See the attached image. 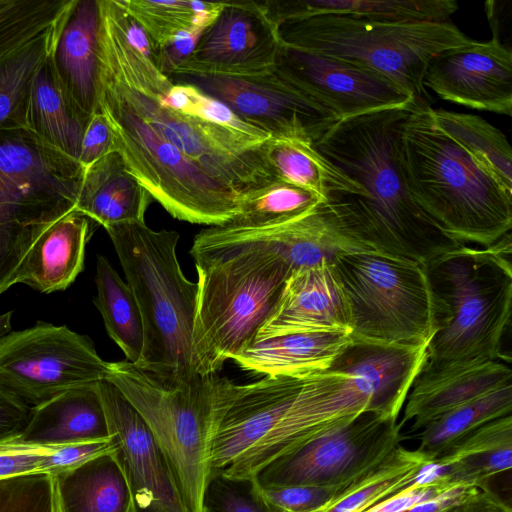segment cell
Here are the masks:
<instances>
[{"mask_svg":"<svg viewBox=\"0 0 512 512\" xmlns=\"http://www.w3.org/2000/svg\"><path fill=\"white\" fill-rule=\"evenodd\" d=\"M278 35L284 44L378 73L424 102L429 61L474 41L452 21L388 23L338 16L287 21L278 26Z\"/></svg>","mask_w":512,"mask_h":512,"instance_id":"9c48e42d","label":"cell"},{"mask_svg":"<svg viewBox=\"0 0 512 512\" xmlns=\"http://www.w3.org/2000/svg\"><path fill=\"white\" fill-rule=\"evenodd\" d=\"M116 15L127 42L155 64L156 50L144 28L126 11L120 0H114Z\"/></svg>","mask_w":512,"mask_h":512,"instance_id":"681fc988","label":"cell"},{"mask_svg":"<svg viewBox=\"0 0 512 512\" xmlns=\"http://www.w3.org/2000/svg\"><path fill=\"white\" fill-rule=\"evenodd\" d=\"M12 314L13 311L0 314V340L12 331Z\"/></svg>","mask_w":512,"mask_h":512,"instance_id":"816d5d0a","label":"cell"},{"mask_svg":"<svg viewBox=\"0 0 512 512\" xmlns=\"http://www.w3.org/2000/svg\"><path fill=\"white\" fill-rule=\"evenodd\" d=\"M281 41L262 2L229 1L171 74L252 76L272 70Z\"/></svg>","mask_w":512,"mask_h":512,"instance_id":"e0dca14e","label":"cell"},{"mask_svg":"<svg viewBox=\"0 0 512 512\" xmlns=\"http://www.w3.org/2000/svg\"><path fill=\"white\" fill-rule=\"evenodd\" d=\"M51 478L53 512H132L127 482L112 453Z\"/></svg>","mask_w":512,"mask_h":512,"instance_id":"83f0119b","label":"cell"},{"mask_svg":"<svg viewBox=\"0 0 512 512\" xmlns=\"http://www.w3.org/2000/svg\"><path fill=\"white\" fill-rule=\"evenodd\" d=\"M239 250H259L281 258L294 271L323 261L332 262L342 251L361 250L342 237L320 208L267 226L239 228L211 226L194 237L192 257Z\"/></svg>","mask_w":512,"mask_h":512,"instance_id":"ac0fdd59","label":"cell"},{"mask_svg":"<svg viewBox=\"0 0 512 512\" xmlns=\"http://www.w3.org/2000/svg\"><path fill=\"white\" fill-rule=\"evenodd\" d=\"M105 230L142 316L144 347L136 366L171 382L194 379L199 375L192 348L198 286L179 264V233L155 231L145 222Z\"/></svg>","mask_w":512,"mask_h":512,"instance_id":"8992f818","label":"cell"},{"mask_svg":"<svg viewBox=\"0 0 512 512\" xmlns=\"http://www.w3.org/2000/svg\"><path fill=\"white\" fill-rule=\"evenodd\" d=\"M151 196L112 151L84 169L75 211L105 229L124 222H145Z\"/></svg>","mask_w":512,"mask_h":512,"instance_id":"484cf974","label":"cell"},{"mask_svg":"<svg viewBox=\"0 0 512 512\" xmlns=\"http://www.w3.org/2000/svg\"><path fill=\"white\" fill-rule=\"evenodd\" d=\"M331 263L346 299L352 340L428 345L436 321L425 263L371 250L342 251Z\"/></svg>","mask_w":512,"mask_h":512,"instance_id":"8fae6325","label":"cell"},{"mask_svg":"<svg viewBox=\"0 0 512 512\" xmlns=\"http://www.w3.org/2000/svg\"><path fill=\"white\" fill-rule=\"evenodd\" d=\"M273 70L339 121L419 101L378 73L282 42Z\"/></svg>","mask_w":512,"mask_h":512,"instance_id":"9a60e30c","label":"cell"},{"mask_svg":"<svg viewBox=\"0 0 512 512\" xmlns=\"http://www.w3.org/2000/svg\"><path fill=\"white\" fill-rule=\"evenodd\" d=\"M96 110L107 119L127 171L174 218L229 222L242 195L275 179L270 138L201 120L160 104L162 73L126 40L114 0H98Z\"/></svg>","mask_w":512,"mask_h":512,"instance_id":"6da1fadb","label":"cell"},{"mask_svg":"<svg viewBox=\"0 0 512 512\" xmlns=\"http://www.w3.org/2000/svg\"><path fill=\"white\" fill-rule=\"evenodd\" d=\"M92 223L74 210L52 224L28 251L12 286L22 283L45 294L66 290L83 270Z\"/></svg>","mask_w":512,"mask_h":512,"instance_id":"7402d4cb","label":"cell"},{"mask_svg":"<svg viewBox=\"0 0 512 512\" xmlns=\"http://www.w3.org/2000/svg\"><path fill=\"white\" fill-rule=\"evenodd\" d=\"M202 512H285L264 496L255 478L211 475L203 496Z\"/></svg>","mask_w":512,"mask_h":512,"instance_id":"60d3db41","label":"cell"},{"mask_svg":"<svg viewBox=\"0 0 512 512\" xmlns=\"http://www.w3.org/2000/svg\"><path fill=\"white\" fill-rule=\"evenodd\" d=\"M497 499H498V497L492 491H490L482 498L475 500L473 502L461 505L450 512H478Z\"/></svg>","mask_w":512,"mask_h":512,"instance_id":"f907efd6","label":"cell"},{"mask_svg":"<svg viewBox=\"0 0 512 512\" xmlns=\"http://www.w3.org/2000/svg\"><path fill=\"white\" fill-rule=\"evenodd\" d=\"M0 512H53L51 475L1 479Z\"/></svg>","mask_w":512,"mask_h":512,"instance_id":"b9f144b4","label":"cell"},{"mask_svg":"<svg viewBox=\"0 0 512 512\" xmlns=\"http://www.w3.org/2000/svg\"><path fill=\"white\" fill-rule=\"evenodd\" d=\"M126 11L144 28L155 50L180 32L194 26L209 27L224 2L191 0H120Z\"/></svg>","mask_w":512,"mask_h":512,"instance_id":"f35d334b","label":"cell"},{"mask_svg":"<svg viewBox=\"0 0 512 512\" xmlns=\"http://www.w3.org/2000/svg\"><path fill=\"white\" fill-rule=\"evenodd\" d=\"M424 87L467 108L512 115V51L499 36L447 49L428 63Z\"/></svg>","mask_w":512,"mask_h":512,"instance_id":"d6986e66","label":"cell"},{"mask_svg":"<svg viewBox=\"0 0 512 512\" xmlns=\"http://www.w3.org/2000/svg\"><path fill=\"white\" fill-rule=\"evenodd\" d=\"M506 506L507 505L501 499H497L496 501L487 505L486 507H484L483 509H481L478 512H499L501 509H503Z\"/></svg>","mask_w":512,"mask_h":512,"instance_id":"f5cc1de1","label":"cell"},{"mask_svg":"<svg viewBox=\"0 0 512 512\" xmlns=\"http://www.w3.org/2000/svg\"><path fill=\"white\" fill-rule=\"evenodd\" d=\"M110 438L63 445L0 441V480L33 474L55 475L93 457L112 453Z\"/></svg>","mask_w":512,"mask_h":512,"instance_id":"e575fe53","label":"cell"},{"mask_svg":"<svg viewBox=\"0 0 512 512\" xmlns=\"http://www.w3.org/2000/svg\"><path fill=\"white\" fill-rule=\"evenodd\" d=\"M324 202L314 191L275 179L246 192L238 213L226 224L239 228L277 224L307 214Z\"/></svg>","mask_w":512,"mask_h":512,"instance_id":"74e56055","label":"cell"},{"mask_svg":"<svg viewBox=\"0 0 512 512\" xmlns=\"http://www.w3.org/2000/svg\"><path fill=\"white\" fill-rule=\"evenodd\" d=\"M488 492H490V489L487 486L460 483L405 512H450L461 505L482 498Z\"/></svg>","mask_w":512,"mask_h":512,"instance_id":"7dc6e473","label":"cell"},{"mask_svg":"<svg viewBox=\"0 0 512 512\" xmlns=\"http://www.w3.org/2000/svg\"><path fill=\"white\" fill-rule=\"evenodd\" d=\"M397 419L367 411L274 460L254 478L261 488L327 486L385 460L402 441Z\"/></svg>","mask_w":512,"mask_h":512,"instance_id":"4fadbf2b","label":"cell"},{"mask_svg":"<svg viewBox=\"0 0 512 512\" xmlns=\"http://www.w3.org/2000/svg\"><path fill=\"white\" fill-rule=\"evenodd\" d=\"M400 156L410 194L450 238L487 248L510 233L512 196L436 125L427 102L404 121Z\"/></svg>","mask_w":512,"mask_h":512,"instance_id":"5b68a950","label":"cell"},{"mask_svg":"<svg viewBox=\"0 0 512 512\" xmlns=\"http://www.w3.org/2000/svg\"><path fill=\"white\" fill-rule=\"evenodd\" d=\"M449 484L487 486L512 467V415L489 421L465 434L432 458Z\"/></svg>","mask_w":512,"mask_h":512,"instance_id":"4316f807","label":"cell"},{"mask_svg":"<svg viewBox=\"0 0 512 512\" xmlns=\"http://www.w3.org/2000/svg\"><path fill=\"white\" fill-rule=\"evenodd\" d=\"M198 274L192 334L199 375L216 374L248 349L272 314L293 270L259 250L193 257Z\"/></svg>","mask_w":512,"mask_h":512,"instance_id":"52a82bcc","label":"cell"},{"mask_svg":"<svg viewBox=\"0 0 512 512\" xmlns=\"http://www.w3.org/2000/svg\"><path fill=\"white\" fill-rule=\"evenodd\" d=\"M110 438L97 382L66 390L31 407L28 422L16 440L63 445Z\"/></svg>","mask_w":512,"mask_h":512,"instance_id":"603a6c76","label":"cell"},{"mask_svg":"<svg viewBox=\"0 0 512 512\" xmlns=\"http://www.w3.org/2000/svg\"><path fill=\"white\" fill-rule=\"evenodd\" d=\"M369 471L335 485L286 486L261 489L268 501L285 512H312L332 501Z\"/></svg>","mask_w":512,"mask_h":512,"instance_id":"7bdbcfd3","label":"cell"},{"mask_svg":"<svg viewBox=\"0 0 512 512\" xmlns=\"http://www.w3.org/2000/svg\"><path fill=\"white\" fill-rule=\"evenodd\" d=\"M84 168L27 128L0 130V295L36 240L75 210Z\"/></svg>","mask_w":512,"mask_h":512,"instance_id":"ba28073f","label":"cell"},{"mask_svg":"<svg viewBox=\"0 0 512 512\" xmlns=\"http://www.w3.org/2000/svg\"><path fill=\"white\" fill-rule=\"evenodd\" d=\"M97 388L132 512H189L177 478L142 416L108 379L98 381Z\"/></svg>","mask_w":512,"mask_h":512,"instance_id":"2e32d148","label":"cell"},{"mask_svg":"<svg viewBox=\"0 0 512 512\" xmlns=\"http://www.w3.org/2000/svg\"><path fill=\"white\" fill-rule=\"evenodd\" d=\"M347 422L314 374L264 376L243 385L220 378L211 475L254 478L274 460Z\"/></svg>","mask_w":512,"mask_h":512,"instance_id":"277c9868","label":"cell"},{"mask_svg":"<svg viewBox=\"0 0 512 512\" xmlns=\"http://www.w3.org/2000/svg\"><path fill=\"white\" fill-rule=\"evenodd\" d=\"M94 304L99 310L110 338L134 365L141 361L144 329L139 306L130 287L108 260L97 256Z\"/></svg>","mask_w":512,"mask_h":512,"instance_id":"836d02e7","label":"cell"},{"mask_svg":"<svg viewBox=\"0 0 512 512\" xmlns=\"http://www.w3.org/2000/svg\"><path fill=\"white\" fill-rule=\"evenodd\" d=\"M72 0H0V63L55 27Z\"/></svg>","mask_w":512,"mask_h":512,"instance_id":"ab89813d","label":"cell"},{"mask_svg":"<svg viewBox=\"0 0 512 512\" xmlns=\"http://www.w3.org/2000/svg\"><path fill=\"white\" fill-rule=\"evenodd\" d=\"M275 138L316 142L339 120L281 78L273 69L252 76L179 75Z\"/></svg>","mask_w":512,"mask_h":512,"instance_id":"5bb4252c","label":"cell"},{"mask_svg":"<svg viewBox=\"0 0 512 512\" xmlns=\"http://www.w3.org/2000/svg\"><path fill=\"white\" fill-rule=\"evenodd\" d=\"M109 369L91 339L65 325L38 321L0 340V387L30 407L105 379Z\"/></svg>","mask_w":512,"mask_h":512,"instance_id":"7c38bea8","label":"cell"},{"mask_svg":"<svg viewBox=\"0 0 512 512\" xmlns=\"http://www.w3.org/2000/svg\"><path fill=\"white\" fill-rule=\"evenodd\" d=\"M220 378L198 375L171 382L125 361L106 377L142 416L165 454L189 512H202L211 477V441Z\"/></svg>","mask_w":512,"mask_h":512,"instance_id":"30bf717a","label":"cell"},{"mask_svg":"<svg viewBox=\"0 0 512 512\" xmlns=\"http://www.w3.org/2000/svg\"><path fill=\"white\" fill-rule=\"evenodd\" d=\"M205 27L194 26L177 34L170 42L156 51L155 65L167 76L193 52Z\"/></svg>","mask_w":512,"mask_h":512,"instance_id":"bcb514c9","label":"cell"},{"mask_svg":"<svg viewBox=\"0 0 512 512\" xmlns=\"http://www.w3.org/2000/svg\"><path fill=\"white\" fill-rule=\"evenodd\" d=\"M50 56L32 82L25 128L78 160L87 121L77 114L63 92Z\"/></svg>","mask_w":512,"mask_h":512,"instance_id":"f546056e","label":"cell"},{"mask_svg":"<svg viewBox=\"0 0 512 512\" xmlns=\"http://www.w3.org/2000/svg\"><path fill=\"white\" fill-rule=\"evenodd\" d=\"M510 367L498 360L477 366L432 385L411 389L404 408L403 427L413 421L402 440L448 411L511 383Z\"/></svg>","mask_w":512,"mask_h":512,"instance_id":"f1b7e54d","label":"cell"},{"mask_svg":"<svg viewBox=\"0 0 512 512\" xmlns=\"http://www.w3.org/2000/svg\"><path fill=\"white\" fill-rule=\"evenodd\" d=\"M431 114L436 125L512 196V149L506 136L475 114L432 107Z\"/></svg>","mask_w":512,"mask_h":512,"instance_id":"1f68e13d","label":"cell"},{"mask_svg":"<svg viewBox=\"0 0 512 512\" xmlns=\"http://www.w3.org/2000/svg\"><path fill=\"white\" fill-rule=\"evenodd\" d=\"M99 23L98 0H72L50 56L63 92L87 122L96 110Z\"/></svg>","mask_w":512,"mask_h":512,"instance_id":"44dd1931","label":"cell"},{"mask_svg":"<svg viewBox=\"0 0 512 512\" xmlns=\"http://www.w3.org/2000/svg\"><path fill=\"white\" fill-rule=\"evenodd\" d=\"M112 151L114 148L109 123L101 112L95 111L86 124L78 162L86 169Z\"/></svg>","mask_w":512,"mask_h":512,"instance_id":"f6af8a7d","label":"cell"},{"mask_svg":"<svg viewBox=\"0 0 512 512\" xmlns=\"http://www.w3.org/2000/svg\"><path fill=\"white\" fill-rule=\"evenodd\" d=\"M265 158L274 176L325 198L345 192L363 196L362 188L327 160L313 143L297 138L270 137Z\"/></svg>","mask_w":512,"mask_h":512,"instance_id":"4dcf8cb0","label":"cell"},{"mask_svg":"<svg viewBox=\"0 0 512 512\" xmlns=\"http://www.w3.org/2000/svg\"><path fill=\"white\" fill-rule=\"evenodd\" d=\"M277 26L315 16H338L388 22H448L458 10L455 0H273L262 2Z\"/></svg>","mask_w":512,"mask_h":512,"instance_id":"cb8c5ba5","label":"cell"},{"mask_svg":"<svg viewBox=\"0 0 512 512\" xmlns=\"http://www.w3.org/2000/svg\"><path fill=\"white\" fill-rule=\"evenodd\" d=\"M63 18L45 35L0 63V130L26 126L32 82L53 50Z\"/></svg>","mask_w":512,"mask_h":512,"instance_id":"d590c367","label":"cell"},{"mask_svg":"<svg viewBox=\"0 0 512 512\" xmlns=\"http://www.w3.org/2000/svg\"><path fill=\"white\" fill-rule=\"evenodd\" d=\"M431 462L430 456L423 451L409 450L399 445L356 483L312 512H364L419 481L422 470Z\"/></svg>","mask_w":512,"mask_h":512,"instance_id":"d6a6232c","label":"cell"},{"mask_svg":"<svg viewBox=\"0 0 512 512\" xmlns=\"http://www.w3.org/2000/svg\"><path fill=\"white\" fill-rule=\"evenodd\" d=\"M499 512H512L511 508L507 505L503 509H501Z\"/></svg>","mask_w":512,"mask_h":512,"instance_id":"db71d44e","label":"cell"},{"mask_svg":"<svg viewBox=\"0 0 512 512\" xmlns=\"http://www.w3.org/2000/svg\"><path fill=\"white\" fill-rule=\"evenodd\" d=\"M418 102L340 120L313 145L363 190L326 197L319 208L333 228L361 250L427 263L462 244L419 207L405 182L401 129Z\"/></svg>","mask_w":512,"mask_h":512,"instance_id":"7a4b0ae2","label":"cell"},{"mask_svg":"<svg viewBox=\"0 0 512 512\" xmlns=\"http://www.w3.org/2000/svg\"><path fill=\"white\" fill-rule=\"evenodd\" d=\"M347 333H291L257 339L234 361L264 376L302 377L328 369L350 343Z\"/></svg>","mask_w":512,"mask_h":512,"instance_id":"d4e9b609","label":"cell"},{"mask_svg":"<svg viewBox=\"0 0 512 512\" xmlns=\"http://www.w3.org/2000/svg\"><path fill=\"white\" fill-rule=\"evenodd\" d=\"M291 333H347L346 299L332 263L294 270L257 339Z\"/></svg>","mask_w":512,"mask_h":512,"instance_id":"ffe728a7","label":"cell"},{"mask_svg":"<svg viewBox=\"0 0 512 512\" xmlns=\"http://www.w3.org/2000/svg\"><path fill=\"white\" fill-rule=\"evenodd\" d=\"M511 233L487 248L460 245L429 260L436 331L411 389L496 361L510 323Z\"/></svg>","mask_w":512,"mask_h":512,"instance_id":"3957f363","label":"cell"},{"mask_svg":"<svg viewBox=\"0 0 512 512\" xmlns=\"http://www.w3.org/2000/svg\"><path fill=\"white\" fill-rule=\"evenodd\" d=\"M511 412L512 384H508L448 411L407 438L418 440V449L432 460L465 434Z\"/></svg>","mask_w":512,"mask_h":512,"instance_id":"8d00e7d4","label":"cell"},{"mask_svg":"<svg viewBox=\"0 0 512 512\" xmlns=\"http://www.w3.org/2000/svg\"><path fill=\"white\" fill-rule=\"evenodd\" d=\"M456 485V484H455ZM454 486L440 476L431 481H417L407 488L381 500L364 512H405Z\"/></svg>","mask_w":512,"mask_h":512,"instance_id":"ee69618b","label":"cell"},{"mask_svg":"<svg viewBox=\"0 0 512 512\" xmlns=\"http://www.w3.org/2000/svg\"><path fill=\"white\" fill-rule=\"evenodd\" d=\"M31 407L0 387V441L17 437L24 430Z\"/></svg>","mask_w":512,"mask_h":512,"instance_id":"c3c4849f","label":"cell"}]
</instances>
